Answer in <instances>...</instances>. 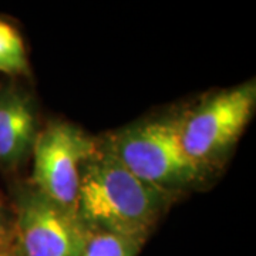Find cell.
I'll return each instance as SVG.
<instances>
[{
	"mask_svg": "<svg viewBox=\"0 0 256 256\" xmlns=\"http://www.w3.org/2000/svg\"><path fill=\"white\" fill-rule=\"evenodd\" d=\"M172 198L131 174L101 138L82 164L77 214L92 230L144 245Z\"/></svg>",
	"mask_w": 256,
	"mask_h": 256,
	"instance_id": "6da1fadb",
	"label": "cell"
},
{
	"mask_svg": "<svg viewBox=\"0 0 256 256\" xmlns=\"http://www.w3.org/2000/svg\"><path fill=\"white\" fill-rule=\"evenodd\" d=\"M104 141L131 174L171 195L206 174L185 154L178 117L136 122L104 137Z\"/></svg>",
	"mask_w": 256,
	"mask_h": 256,
	"instance_id": "7a4b0ae2",
	"label": "cell"
},
{
	"mask_svg": "<svg viewBox=\"0 0 256 256\" xmlns=\"http://www.w3.org/2000/svg\"><path fill=\"white\" fill-rule=\"evenodd\" d=\"M255 82L215 92L178 117L185 154L204 172L235 146L254 116Z\"/></svg>",
	"mask_w": 256,
	"mask_h": 256,
	"instance_id": "3957f363",
	"label": "cell"
},
{
	"mask_svg": "<svg viewBox=\"0 0 256 256\" xmlns=\"http://www.w3.org/2000/svg\"><path fill=\"white\" fill-rule=\"evenodd\" d=\"M14 210L16 256H80L92 234L78 214L56 204L34 186L18 190Z\"/></svg>",
	"mask_w": 256,
	"mask_h": 256,
	"instance_id": "277c9868",
	"label": "cell"
},
{
	"mask_svg": "<svg viewBox=\"0 0 256 256\" xmlns=\"http://www.w3.org/2000/svg\"><path fill=\"white\" fill-rule=\"evenodd\" d=\"M96 138L66 121L50 122L37 134L33 156V186L47 198L77 214V196L84 161Z\"/></svg>",
	"mask_w": 256,
	"mask_h": 256,
	"instance_id": "5b68a950",
	"label": "cell"
},
{
	"mask_svg": "<svg viewBox=\"0 0 256 256\" xmlns=\"http://www.w3.org/2000/svg\"><path fill=\"white\" fill-rule=\"evenodd\" d=\"M32 101L16 87L0 92V165L14 166L33 151L37 138Z\"/></svg>",
	"mask_w": 256,
	"mask_h": 256,
	"instance_id": "8992f818",
	"label": "cell"
},
{
	"mask_svg": "<svg viewBox=\"0 0 256 256\" xmlns=\"http://www.w3.org/2000/svg\"><path fill=\"white\" fill-rule=\"evenodd\" d=\"M0 73L28 74L26 47L18 32L12 24L0 20Z\"/></svg>",
	"mask_w": 256,
	"mask_h": 256,
	"instance_id": "52a82bcc",
	"label": "cell"
},
{
	"mask_svg": "<svg viewBox=\"0 0 256 256\" xmlns=\"http://www.w3.org/2000/svg\"><path fill=\"white\" fill-rule=\"evenodd\" d=\"M141 246L142 245L124 236L92 230L80 256H137Z\"/></svg>",
	"mask_w": 256,
	"mask_h": 256,
	"instance_id": "ba28073f",
	"label": "cell"
},
{
	"mask_svg": "<svg viewBox=\"0 0 256 256\" xmlns=\"http://www.w3.org/2000/svg\"><path fill=\"white\" fill-rule=\"evenodd\" d=\"M13 248V222L10 220L4 202L0 198V254Z\"/></svg>",
	"mask_w": 256,
	"mask_h": 256,
	"instance_id": "9c48e42d",
	"label": "cell"
},
{
	"mask_svg": "<svg viewBox=\"0 0 256 256\" xmlns=\"http://www.w3.org/2000/svg\"><path fill=\"white\" fill-rule=\"evenodd\" d=\"M0 256H16V254H14V249L12 248V249H9V250H6V252L0 254Z\"/></svg>",
	"mask_w": 256,
	"mask_h": 256,
	"instance_id": "30bf717a",
	"label": "cell"
}]
</instances>
